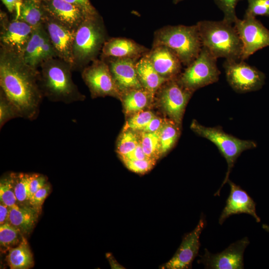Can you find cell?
Listing matches in <instances>:
<instances>
[{
    "mask_svg": "<svg viewBox=\"0 0 269 269\" xmlns=\"http://www.w3.org/2000/svg\"><path fill=\"white\" fill-rule=\"evenodd\" d=\"M139 142L136 134L133 131H124L118 140L116 151L121 158L133 151Z\"/></svg>",
    "mask_w": 269,
    "mask_h": 269,
    "instance_id": "cell-32",
    "label": "cell"
},
{
    "mask_svg": "<svg viewBox=\"0 0 269 269\" xmlns=\"http://www.w3.org/2000/svg\"><path fill=\"white\" fill-rule=\"evenodd\" d=\"M6 261L11 269H27L33 267L34 260L26 239L22 236L17 247L8 251Z\"/></svg>",
    "mask_w": 269,
    "mask_h": 269,
    "instance_id": "cell-25",
    "label": "cell"
},
{
    "mask_svg": "<svg viewBox=\"0 0 269 269\" xmlns=\"http://www.w3.org/2000/svg\"><path fill=\"white\" fill-rule=\"evenodd\" d=\"M230 187L229 195L219 218V223L222 225L230 216L245 213L253 217L256 222L261 221L256 213V203L251 197L239 185L230 179L227 181Z\"/></svg>",
    "mask_w": 269,
    "mask_h": 269,
    "instance_id": "cell-19",
    "label": "cell"
},
{
    "mask_svg": "<svg viewBox=\"0 0 269 269\" xmlns=\"http://www.w3.org/2000/svg\"><path fill=\"white\" fill-rule=\"evenodd\" d=\"M242 0H214L218 7L223 12V20L234 24L238 18L236 7L238 3Z\"/></svg>",
    "mask_w": 269,
    "mask_h": 269,
    "instance_id": "cell-36",
    "label": "cell"
},
{
    "mask_svg": "<svg viewBox=\"0 0 269 269\" xmlns=\"http://www.w3.org/2000/svg\"><path fill=\"white\" fill-rule=\"evenodd\" d=\"M39 0V1H44V0Z\"/></svg>",
    "mask_w": 269,
    "mask_h": 269,
    "instance_id": "cell-48",
    "label": "cell"
},
{
    "mask_svg": "<svg viewBox=\"0 0 269 269\" xmlns=\"http://www.w3.org/2000/svg\"><path fill=\"white\" fill-rule=\"evenodd\" d=\"M149 49L131 39L113 37L108 39L101 51V58L116 57L138 60Z\"/></svg>",
    "mask_w": 269,
    "mask_h": 269,
    "instance_id": "cell-21",
    "label": "cell"
},
{
    "mask_svg": "<svg viewBox=\"0 0 269 269\" xmlns=\"http://www.w3.org/2000/svg\"><path fill=\"white\" fill-rule=\"evenodd\" d=\"M249 244V239L245 237L217 254H213L205 249L204 254L200 256L198 262L203 264L205 269H243L244 253Z\"/></svg>",
    "mask_w": 269,
    "mask_h": 269,
    "instance_id": "cell-13",
    "label": "cell"
},
{
    "mask_svg": "<svg viewBox=\"0 0 269 269\" xmlns=\"http://www.w3.org/2000/svg\"><path fill=\"white\" fill-rule=\"evenodd\" d=\"M106 257L108 259L110 265L111 269H125L123 266L121 265L115 259L111 253H108L106 255Z\"/></svg>",
    "mask_w": 269,
    "mask_h": 269,
    "instance_id": "cell-45",
    "label": "cell"
},
{
    "mask_svg": "<svg viewBox=\"0 0 269 269\" xmlns=\"http://www.w3.org/2000/svg\"><path fill=\"white\" fill-rule=\"evenodd\" d=\"M122 98L126 113L131 114L142 111L153 97L147 90L141 88L122 93Z\"/></svg>",
    "mask_w": 269,
    "mask_h": 269,
    "instance_id": "cell-26",
    "label": "cell"
},
{
    "mask_svg": "<svg viewBox=\"0 0 269 269\" xmlns=\"http://www.w3.org/2000/svg\"><path fill=\"white\" fill-rule=\"evenodd\" d=\"M120 158L122 160L125 159L141 160L148 159L149 158H148L145 154L142 148L140 142H139L136 148L133 151Z\"/></svg>",
    "mask_w": 269,
    "mask_h": 269,
    "instance_id": "cell-42",
    "label": "cell"
},
{
    "mask_svg": "<svg viewBox=\"0 0 269 269\" xmlns=\"http://www.w3.org/2000/svg\"><path fill=\"white\" fill-rule=\"evenodd\" d=\"M158 90L159 102L163 110L170 119L180 125L193 92L184 87L178 78L166 81Z\"/></svg>",
    "mask_w": 269,
    "mask_h": 269,
    "instance_id": "cell-11",
    "label": "cell"
},
{
    "mask_svg": "<svg viewBox=\"0 0 269 269\" xmlns=\"http://www.w3.org/2000/svg\"><path fill=\"white\" fill-rule=\"evenodd\" d=\"M10 207L0 202V225L9 223Z\"/></svg>",
    "mask_w": 269,
    "mask_h": 269,
    "instance_id": "cell-43",
    "label": "cell"
},
{
    "mask_svg": "<svg viewBox=\"0 0 269 269\" xmlns=\"http://www.w3.org/2000/svg\"><path fill=\"white\" fill-rule=\"evenodd\" d=\"M40 213L29 204L10 208L9 223L21 234L28 235L34 228Z\"/></svg>",
    "mask_w": 269,
    "mask_h": 269,
    "instance_id": "cell-23",
    "label": "cell"
},
{
    "mask_svg": "<svg viewBox=\"0 0 269 269\" xmlns=\"http://www.w3.org/2000/svg\"><path fill=\"white\" fill-rule=\"evenodd\" d=\"M155 116L150 111H139L127 121L124 127V131L130 130L133 131H142Z\"/></svg>",
    "mask_w": 269,
    "mask_h": 269,
    "instance_id": "cell-34",
    "label": "cell"
},
{
    "mask_svg": "<svg viewBox=\"0 0 269 269\" xmlns=\"http://www.w3.org/2000/svg\"><path fill=\"white\" fill-rule=\"evenodd\" d=\"M9 12H15L23 0H1Z\"/></svg>",
    "mask_w": 269,
    "mask_h": 269,
    "instance_id": "cell-44",
    "label": "cell"
},
{
    "mask_svg": "<svg viewBox=\"0 0 269 269\" xmlns=\"http://www.w3.org/2000/svg\"><path fill=\"white\" fill-rule=\"evenodd\" d=\"M47 183V178L46 176L39 173H33L29 184V200L35 192L43 187Z\"/></svg>",
    "mask_w": 269,
    "mask_h": 269,
    "instance_id": "cell-39",
    "label": "cell"
},
{
    "mask_svg": "<svg viewBox=\"0 0 269 269\" xmlns=\"http://www.w3.org/2000/svg\"><path fill=\"white\" fill-rule=\"evenodd\" d=\"M20 231L9 223L0 225V245L2 252L8 251L22 240Z\"/></svg>",
    "mask_w": 269,
    "mask_h": 269,
    "instance_id": "cell-29",
    "label": "cell"
},
{
    "mask_svg": "<svg viewBox=\"0 0 269 269\" xmlns=\"http://www.w3.org/2000/svg\"><path fill=\"white\" fill-rule=\"evenodd\" d=\"M223 67L228 84L238 93L259 90L265 84V74L244 60L226 59Z\"/></svg>",
    "mask_w": 269,
    "mask_h": 269,
    "instance_id": "cell-8",
    "label": "cell"
},
{
    "mask_svg": "<svg viewBox=\"0 0 269 269\" xmlns=\"http://www.w3.org/2000/svg\"><path fill=\"white\" fill-rule=\"evenodd\" d=\"M126 167L130 170L138 173L144 174L149 171L154 167L156 160L153 159H122Z\"/></svg>",
    "mask_w": 269,
    "mask_h": 269,
    "instance_id": "cell-37",
    "label": "cell"
},
{
    "mask_svg": "<svg viewBox=\"0 0 269 269\" xmlns=\"http://www.w3.org/2000/svg\"><path fill=\"white\" fill-rule=\"evenodd\" d=\"M202 47L216 59L241 60L243 45L234 24L222 20L197 22Z\"/></svg>",
    "mask_w": 269,
    "mask_h": 269,
    "instance_id": "cell-3",
    "label": "cell"
},
{
    "mask_svg": "<svg viewBox=\"0 0 269 269\" xmlns=\"http://www.w3.org/2000/svg\"><path fill=\"white\" fill-rule=\"evenodd\" d=\"M101 59L108 65L115 82L122 93L143 88L136 71L135 64L138 60L116 57Z\"/></svg>",
    "mask_w": 269,
    "mask_h": 269,
    "instance_id": "cell-17",
    "label": "cell"
},
{
    "mask_svg": "<svg viewBox=\"0 0 269 269\" xmlns=\"http://www.w3.org/2000/svg\"><path fill=\"white\" fill-rule=\"evenodd\" d=\"M191 129L198 135L205 138L216 145L228 164L224 180L215 196H219L221 189L229 179V177L237 158L244 151L257 147L252 140H244L225 133L220 127H208L200 124L194 120Z\"/></svg>",
    "mask_w": 269,
    "mask_h": 269,
    "instance_id": "cell-6",
    "label": "cell"
},
{
    "mask_svg": "<svg viewBox=\"0 0 269 269\" xmlns=\"http://www.w3.org/2000/svg\"><path fill=\"white\" fill-rule=\"evenodd\" d=\"M15 13V18L27 23L34 29L43 24L47 15L41 1L38 0H23Z\"/></svg>",
    "mask_w": 269,
    "mask_h": 269,
    "instance_id": "cell-24",
    "label": "cell"
},
{
    "mask_svg": "<svg viewBox=\"0 0 269 269\" xmlns=\"http://www.w3.org/2000/svg\"><path fill=\"white\" fill-rule=\"evenodd\" d=\"M206 225L204 216L191 232L185 234L175 254L167 262L159 268L163 269H190L193 260L198 255L200 246V237Z\"/></svg>",
    "mask_w": 269,
    "mask_h": 269,
    "instance_id": "cell-14",
    "label": "cell"
},
{
    "mask_svg": "<svg viewBox=\"0 0 269 269\" xmlns=\"http://www.w3.org/2000/svg\"><path fill=\"white\" fill-rule=\"evenodd\" d=\"M164 119L155 116L141 131L145 133L158 132L163 125Z\"/></svg>",
    "mask_w": 269,
    "mask_h": 269,
    "instance_id": "cell-41",
    "label": "cell"
},
{
    "mask_svg": "<svg viewBox=\"0 0 269 269\" xmlns=\"http://www.w3.org/2000/svg\"><path fill=\"white\" fill-rule=\"evenodd\" d=\"M32 174L12 172L15 194L19 205L28 203L29 184Z\"/></svg>",
    "mask_w": 269,
    "mask_h": 269,
    "instance_id": "cell-28",
    "label": "cell"
},
{
    "mask_svg": "<svg viewBox=\"0 0 269 269\" xmlns=\"http://www.w3.org/2000/svg\"><path fill=\"white\" fill-rule=\"evenodd\" d=\"M234 25L243 45L241 60L269 46V30L255 17L244 16L243 19L237 18Z\"/></svg>",
    "mask_w": 269,
    "mask_h": 269,
    "instance_id": "cell-10",
    "label": "cell"
},
{
    "mask_svg": "<svg viewBox=\"0 0 269 269\" xmlns=\"http://www.w3.org/2000/svg\"><path fill=\"white\" fill-rule=\"evenodd\" d=\"M220 74L217 59L202 47L197 57L179 75L178 80L184 87L194 92L217 82Z\"/></svg>",
    "mask_w": 269,
    "mask_h": 269,
    "instance_id": "cell-7",
    "label": "cell"
},
{
    "mask_svg": "<svg viewBox=\"0 0 269 269\" xmlns=\"http://www.w3.org/2000/svg\"><path fill=\"white\" fill-rule=\"evenodd\" d=\"M39 85L44 97L65 104L83 101L82 94L72 77L70 64L58 58L45 61L39 67Z\"/></svg>",
    "mask_w": 269,
    "mask_h": 269,
    "instance_id": "cell-2",
    "label": "cell"
},
{
    "mask_svg": "<svg viewBox=\"0 0 269 269\" xmlns=\"http://www.w3.org/2000/svg\"><path fill=\"white\" fill-rule=\"evenodd\" d=\"M0 201L10 208L19 205L15 194L12 173L4 176L0 179Z\"/></svg>",
    "mask_w": 269,
    "mask_h": 269,
    "instance_id": "cell-31",
    "label": "cell"
},
{
    "mask_svg": "<svg viewBox=\"0 0 269 269\" xmlns=\"http://www.w3.org/2000/svg\"><path fill=\"white\" fill-rule=\"evenodd\" d=\"M51 190L50 184L47 183L35 192L29 199L28 204L34 208L40 214L43 204L49 195Z\"/></svg>",
    "mask_w": 269,
    "mask_h": 269,
    "instance_id": "cell-38",
    "label": "cell"
},
{
    "mask_svg": "<svg viewBox=\"0 0 269 269\" xmlns=\"http://www.w3.org/2000/svg\"><path fill=\"white\" fill-rule=\"evenodd\" d=\"M146 56L156 71L166 81L177 78L183 65L178 57L164 45L152 46Z\"/></svg>",
    "mask_w": 269,
    "mask_h": 269,
    "instance_id": "cell-20",
    "label": "cell"
},
{
    "mask_svg": "<svg viewBox=\"0 0 269 269\" xmlns=\"http://www.w3.org/2000/svg\"><path fill=\"white\" fill-rule=\"evenodd\" d=\"M41 2L49 16L74 31L90 14L64 0H45Z\"/></svg>",
    "mask_w": 269,
    "mask_h": 269,
    "instance_id": "cell-18",
    "label": "cell"
},
{
    "mask_svg": "<svg viewBox=\"0 0 269 269\" xmlns=\"http://www.w3.org/2000/svg\"><path fill=\"white\" fill-rule=\"evenodd\" d=\"M43 25L57 57L70 64L73 69V46L76 31L65 27L47 14Z\"/></svg>",
    "mask_w": 269,
    "mask_h": 269,
    "instance_id": "cell-16",
    "label": "cell"
},
{
    "mask_svg": "<svg viewBox=\"0 0 269 269\" xmlns=\"http://www.w3.org/2000/svg\"><path fill=\"white\" fill-rule=\"evenodd\" d=\"M17 118H21L18 110L3 92L0 90V129L7 122Z\"/></svg>",
    "mask_w": 269,
    "mask_h": 269,
    "instance_id": "cell-33",
    "label": "cell"
},
{
    "mask_svg": "<svg viewBox=\"0 0 269 269\" xmlns=\"http://www.w3.org/2000/svg\"><path fill=\"white\" fill-rule=\"evenodd\" d=\"M0 87L21 118L29 121L37 119L44 98L39 85V69L27 64L22 55L2 47Z\"/></svg>",
    "mask_w": 269,
    "mask_h": 269,
    "instance_id": "cell-1",
    "label": "cell"
},
{
    "mask_svg": "<svg viewBox=\"0 0 269 269\" xmlns=\"http://www.w3.org/2000/svg\"><path fill=\"white\" fill-rule=\"evenodd\" d=\"M107 39L102 16L98 12L88 14L75 31L73 70L82 71L97 59Z\"/></svg>",
    "mask_w": 269,
    "mask_h": 269,
    "instance_id": "cell-4",
    "label": "cell"
},
{
    "mask_svg": "<svg viewBox=\"0 0 269 269\" xmlns=\"http://www.w3.org/2000/svg\"><path fill=\"white\" fill-rule=\"evenodd\" d=\"M164 45L171 49L182 65L188 66L198 56L202 47L197 25H167L156 30L152 46Z\"/></svg>",
    "mask_w": 269,
    "mask_h": 269,
    "instance_id": "cell-5",
    "label": "cell"
},
{
    "mask_svg": "<svg viewBox=\"0 0 269 269\" xmlns=\"http://www.w3.org/2000/svg\"><path fill=\"white\" fill-rule=\"evenodd\" d=\"M180 126L170 119H164L158 131L162 154L171 149L176 142L180 135Z\"/></svg>",
    "mask_w": 269,
    "mask_h": 269,
    "instance_id": "cell-27",
    "label": "cell"
},
{
    "mask_svg": "<svg viewBox=\"0 0 269 269\" xmlns=\"http://www.w3.org/2000/svg\"><path fill=\"white\" fill-rule=\"evenodd\" d=\"M33 29L27 23L15 18L9 21L5 13L1 12L0 47L23 56Z\"/></svg>",
    "mask_w": 269,
    "mask_h": 269,
    "instance_id": "cell-12",
    "label": "cell"
},
{
    "mask_svg": "<svg viewBox=\"0 0 269 269\" xmlns=\"http://www.w3.org/2000/svg\"><path fill=\"white\" fill-rule=\"evenodd\" d=\"M81 71L82 79L92 98L108 96L122 99V93L115 82L108 65L103 59H95Z\"/></svg>",
    "mask_w": 269,
    "mask_h": 269,
    "instance_id": "cell-9",
    "label": "cell"
},
{
    "mask_svg": "<svg viewBox=\"0 0 269 269\" xmlns=\"http://www.w3.org/2000/svg\"><path fill=\"white\" fill-rule=\"evenodd\" d=\"M244 16H265L269 17V0H247Z\"/></svg>",
    "mask_w": 269,
    "mask_h": 269,
    "instance_id": "cell-35",
    "label": "cell"
},
{
    "mask_svg": "<svg viewBox=\"0 0 269 269\" xmlns=\"http://www.w3.org/2000/svg\"><path fill=\"white\" fill-rule=\"evenodd\" d=\"M66 1L78 6L87 12L93 14L97 13L98 11L91 4L90 0H64Z\"/></svg>",
    "mask_w": 269,
    "mask_h": 269,
    "instance_id": "cell-40",
    "label": "cell"
},
{
    "mask_svg": "<svg viewBox=\"0 0 269 269\" xmlns=\"http://www.w3.org/2000/svg\"><path fill=\"white\" fill-rule=\"evenodd\" d=\"M135 68L141 86L154 97L158 89L167 81L156 71L146 54L136 61Z\"/></svg>",
    "mask_w": 269,
    "mask_h": 269,
    "instance_id": "cell-22",
    "label": "cell"
},
{
    "mask_svg": "<svg viewBox=\"0 0 269 269\" xmlns=\"http://www.w3.org/2000/svg\"><path fill=\"white\" fill-rule=\"evenodd\" d=\"M263 228L268 232H269V225L266 224H263L262 226Z\"/></svg>",
    "mask_w": 269,
    "mask_h": 269,
    "instance_id": "cell-46",
    "label": "cell"
},
{
    "mask_svg": "<svg viewBox=\"0 0 269 269\" xmlns=\"http://www.w3.org/2000/svg\"><path fill=\"white\" fill-rule=\"evenodd\" d=\"M56 57V52L43 24L34 28L23 54L25 62L38 69L45 61Z\"/></svg>",
    "mask_w": 269,
    "mask_h": 269,
    "instance_id": "cell-15",
    "label": "cell"
},
{
    "mask_svg": "<svg viewBox=\"0 0 269 269\" xmlns=\"http://www.w3.org/2000/svg\"><path fill=\"white\" fill-rule=\"evenodd\" d=\"M140 142L145 154L148 158L156 160L162 155L158 131L142 132Z\"/></svg>",
    "mask_w": 269,
    "mask_h": 269,
    "instance_id": "cell-30",
    "label": "cell"
},
{
    "mask_svg": "<svg viewBox=\"0 0 269 269\" xmlns=\"http://www.w3.org/2000/svg\"><path fill=\"white\" fill-rule=\"evenodd\" d=\"M183 0H172V2L174 4H176Z\"/></svg>",
    "mask_w": 269,
    "mask_h": 269,
    "instance_id": "cell-47",
    "label": "cell"
}]
</instances>
